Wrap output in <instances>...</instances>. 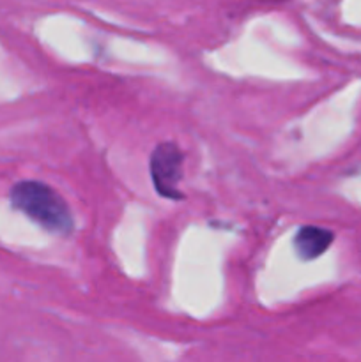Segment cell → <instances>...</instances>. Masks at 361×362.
Segmentation results:
<instances>
[{
	"label": "cell",
	"instance_id": "obj_1",
	"mask_svg": "<svg viewBox=\"0 0 361 362\" xmlns=\"http://www.w3.org/2000/svg\"><path fill=\"white\" fill-rule=\"evenodd\" d=\"M11 205L57 235H71L74 219L67 202L41 180H21L11 189Z\"/></svg>",
	"mask_w": 361,
	"mask_h": 362
},
{
	"label": "cell",
	"instance_id": "obj_2",
	"mask_svg": "<svg viewBox=\"0 0 361 362\" xmlns=\"http://www.w3.org/2000/svg\"><path fill=\"white\" fill-rule=\"evenodd\" d=\"M184 154L176 144H159L151 154V179L159 197L168 200H183L184 193L179 189L183 180Z\"/></svg>",
	"mask_w": 361,
	"mask_h": 362
},
{
	"label": "cell",
	"instance_id": "obj_3",
	"mask_svg": "<svg viewBox=\"0 0 361 362\" xmlns=\"http://www.w3.org/2000/svg\"><path fill=\"white\" fill-rule=\"evenodd\" d=\"M333 240H335V235L329 230L306 225L301 226L294 235V250L301 260H315L329 250Z\"/></svg>",
	"mask_w": 361,
	"mask_h": 362
}]
</instances>
